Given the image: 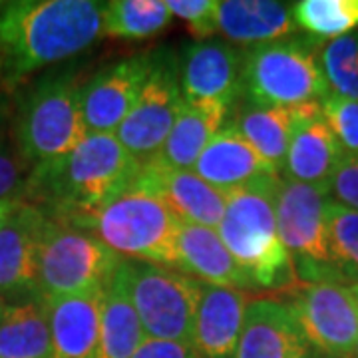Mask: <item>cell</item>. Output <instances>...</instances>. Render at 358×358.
<instances>
[{
	"instance_id": "39",
	"label": "cell",
	"mask_w": 358,
	"mask_h": 358,
	"mask_svg": "<svg viewBox=\"0 0 358 358\" xmlns=\"http://www.w3.org/2000/svg\"><path fill=\"white\" fill-rule=\"evenodd\" d=\"M357 358H358V345H357Z\"/></svg>"
},
{
	"instance_id": "22",
	"label": "cell",
	"mask_w": 358,
	"mask_h": 358,
	"mask_svg": "<svg viewBox=\"0 0 358 358\" xmlns=\"http://www.w3.org/2000/svg\"><path fill=\"white\" fill-rule=\"evenodd\" d=\"M178 253L181 273L189 275L193 279L217 287H227V289H239V291L257 289L251 277L223 245L217 229L181 223Z\"/></svg>"
},
{
	"instance_id": "7",
	"label": "cell",
	"mask_w": 358,
	"mask_h": 358,
	"mask_svg": "<svg viewBox=\"0 0 358 358\" xmlns=\"http://www.w3.org/2000/svg\"><path fill=\"white\" fill-rule=\"evenodd\" d=\"M120 271L148 338L192 345L203 282L176 268L122 259Z\"/></svg>"
},
{
	"instance_id": "35",
	"label": "cell",
	"mask_w": 358,
	"mask_h": 358,
	"mask_svg": "<svg viewBox=\"0 0 358 358\" xmlns=\"http://www.w3.org/2000/svg\"><path fill=\"white\" fill-rule=\"evenodd\" d=\"M131 358H197L192 345L176 343V341H159L148 338L141 343L140 348Z\"/></svg>"
},
{
	"instance_id": "32",
	"label": "cell",
	"mask_w": 358,
	"mask_h": 358,
	"mask_svg": "<svg viewBox=\"0 0 358 358\" xmlns=\"http://www.w3.org/2000/svg\"><path fill=\"white\" fill-rule=\"evenodd\" d=\"M171 14L187 22V30L197 42L209 40L217 32V6L215 0H167Z\"/></svg>"
},
{
	"instance_id": "40",
	"label": "cell",
	"mask_w": 358,
	"mask_h": 358,
	"mask_svg": "<svg viewBox=\"0 0 358 358\" xmlns=\"http://www.w3.org/2000/svg\"><path fill=\"white\" fill-rule=\"evenodd\" d=\"M317 358H327V357H322V355H320V357H317Z\"/></svg>"
},
{
	"instance_id": "18",
	"label": "cell",
	"mask_w": 358,
	"mask_h": 358,
	"mask_svg": "<svg viewBox=\"0 0 358 358\" xmlns=\"http://www.w3.org/2000/svg\"><path fill=\"white\" fill-rule=\"evenodd\" d=\"M345 152L329 128L320 103H308L294 129L281 178L329 187Z\"/></svg>"
},
{
	"instance_id": "28",
	"label": "cell",
	"mask_w": 358,
	"mask_h": 358,
	"mask_svg": "<svg viewBox=\"0 0 358 358\" xmlns=\"http://www.w3.org/2000/svg\"><path fill=\"white\" fill-rule=\"evenodd\" d=\"M327 247L334 279L341 285L358 282V211L329 199L324 209Z\"/></svg>"
},
{
	"instance_id": "21",
	"label": "cell",
	"mask_w": 358,
	"mask_h": 358,
	"mask_svg": "<svg viewBox=\"0 0 358 358\" xmlns=\"http://www.w3.org/2000/svg\"><path fill=\"white\" fill-rule=\"evenodd\" d=\"M192 171L223 193L243 187L263 176H279L233 126L219 129Z\"/></svg>"
},
{
	"instance_id": "4",
	"label": "cell",
	"mask_w": 358,
	"mask_h": 358,
	"mask_svg": "<svg viewBox=\"0 0 358 358\" xmlns=\"http://www.w3.org/2000/svg\"><path fill=\"white\" fill-rule=\"evenodd\" d=\"M70 223L92 231L122 259L181 271L178 253L181 221L138 178L110 201Z\"/></svg>"
},
{
	"instance_id": "15",
	"label": "cell",
	"mask_w": 358,
	"mask_h": 358,
	"mask_svg": "<svg viewBox=\"0 0 358 358\" xmlns=\"http://www.w3.org/2000/svg\"><path fill=\"white\" fill-rule=\"evenodd\" d=\"M310 345L293 308L277 299H251L235 358H308Z\"/></svg>"
},
{
	"instance_id": "25",
	"label": "cell",
	"mask_w": 358,
	"mask_h": 358,
	"mask_svg": "<svg viewBox=\"0 0 358 358\" xmlns=\"http://www.w3.org/2000/svg\"><path fill=\"white\" fill-rule=\"evenodd\" d=\"M143 341V327L129 301L122 271L117 267L106 289L100 338L94 358H131Z\"/></svg>"
},
{
	"instance_id": "8",
	"label": "cell",
	"mask_w": 358,
	"mask_h": 358,
	"mask_svg": "<svg viewBox=\"0 0 358 358\" xmlns=\"http://www.w3.org/2000/svg\"><path fill=\"white\" fill-rule=\"evenodd\" d=\"M80 92L74 78L58 76L26 96L16 117L18 152L26 162L38 166L62 159L88 136Z\"/></svg>"
},
{
	"instance_id": "13",
	"label": "cell",
	"mask_w": 358,
	"mask_h": 358,
	"mask_svg": "<svg viewBox=\"0 0 358 358\" xmlns=\"http://www.w3.org/2000/svg\"><path fill=\"white\" fill-rule=\"evenodd\" d=\"M46 213L20 201L0 227V294L38 296V255Z\"/></svg>"
},
{
	"instance_id": "20",
	"label": "cell",
	"mask_w": 358,
	"mask_h": 358,
	"mask_svg": "<svg viewBox=\"0 0 358 358\" xmlns=\"http://www.w3.org/2000/svg\"><path fill=\"white\" fill-rule=\"evenodd\" d=\"M231 106H235L231 126L281 176L291 138L301 117L305 115L308 103L299 108H282V106L259 103L239 94V98Z\"/></svg>"
},
{
	"instance_id": "27",
	"label": "cell",
	"mask_w": 358,
	"mask_h": 358,
	"mask_svg": "<svg viewBox=\"0 0 358 358\" xmlns=\"http://www.w3.org/2000/svg\"><path fill=\"white\" fill-rule=\"evenodd\" d=\"M171 18L166 0H114L103 4L102 34L126 40L152 38Z\"/></svg>"
},
{
	"instance_id": "12",
	"label": "cell",
	"mask_w": 358,
	"mask_h": 358,
	"mask_svg": "<svg viewBox=\"0 0 358 358\" xmlns=\"http://www.w3.org/2000/svg\"><path fill=\"white\" fill-rule=\"evenodd\" d=\"M152 72V52L106 66L82 86L80 103L88 131L115 134Z\"/></svg>"
},
{
	"instance_id": "33",
	"label": "cell",
	"mask_w": 358,
	"mask_h": 358,
	"mask_svg": "<svg viewBox=\"0 0 358 358\" xmlns=\"http://www.w3.org/2000/svg\"><path fill=\"white\" fill-rule=\"evenodd\" d=\"M20 154L0 148V199H22L26 181L32 169Z\"/></svg>"
},
{
	"instance_id": "11",
	"label": "cell",
	"mask_w": 358,
	"mask_h": 358,
	"mask_svg": "<svg viewBox=\"0 0 358 358\" xmlns=\"http://www.w3.org/2000/svg\"><path fill=\"white\" fill-rule=\"evenodd\" d=\"M308 345L327 358H352L358 345V299L341 282H296L287 291Z\"/></svg>"
},
{
	"instance_id": "6",
	"label": "cell",
	"mask_w": 358,
	"mask_h": 358,
	"mask_svg": "<svg viewBox=\"0 0 358 358\" xmlns=\"http://www.w3.org/2000/svg\"><path fill=\"white\" fill-rule=\"evenodd\" d=\"M48 217V215H46ZM122 257L66 219L48 217L38 255V301L108 287Z\"/></svg>"
},
{
	"instance_id": "1",
	"label": "cell",
	"mask_w": 358,
	"mask_h": 358,
	"mask_svg": "<svg viewBox=\"0 0 358 358\" xmlns=\"http://www.w3.org/2000/svg\"><path fill=\"white\" fill-rule=\"evenodd\" d=\"M103 2H0V82L18 84L40 68L62 62L102 34Z\"/></svg>"
},
{
	"instance_id": "16",
	"label": "cell",
	"mask_w": 358,
	"mask_h": 358,
	"mask_svg": "<svg viewBox=\"0 0 358 358\" xmlns=\"http://www.w3.org/2000/svg\"><path fill=\"white\" fill-rule=\"evenodd\" d=\"M138 181L155 193L181 223L219 227L225 213V193L209 185L192 169L178 171L148 162L141 166Z\"/></svg>"
},
{
	"instance_id": "37",
	"label": "cell",
	"mask_w": 358,
	"mask_h": 358,
	"mask_svg": "<svg viewBox=\"0 0 358 358\" xmlns=\"http://www.w3.org/2000/svg\"><path fill=\"white\" fill-rule=\"evenodd\" d=\"M4 308H6V305H4V296L0 294V317H2V313H4Z\"/></svg>"
},
{
	"instance_id": "23",
	"label": "cell",
	"mask_w": 358,
	"mask_h": 358,
	"mask_svg": "<svg viewBox=\"0 0 358 358\" xmlns=\"http://www.w3.org/2000/svg\"><path fill=\"white\" fill-rule=\"evenodd\" d=\"M229 112L231 103L221 100L185 102L159 154L150 162L166 169H193L207 143L223 128V122L227 120Z\"/></svg>"
},
{
	"instance_id": "36",
	"label": "cell",
	"mask_w": 358,
	"mask_h": 358,
	"mask_svg": "<svg viewBox=\"0 0 358 358\" xmlns=\"http://www.w3.org/2000/svg\"><path fill=\"white\" fill-rule=\"evenodd\" d=\"M20 201L22 199H0V227H2V223L6 219L10 217V213L16 209V205L20 203Z\"/></svg>"
},
{
	"instance_id": "2",
	"label": "cell",
	"mask_w": 358,
	"mask_h": 358,
	"mask_svg": "<svg viewBox=\"0 0 358 358\" xmlns=\"http://www.w3.org/2000/svg\"><path fill=\"white\" fill-rule=\"evenodd\" d=\"M140 171V162L114 134L88 131L66 157L32 167L22 201L34 203L48 217L78 221L129 187Z\"/></svg>"
},
{
	"instance_id": "17",
	"label": "cell",
	"mask_w": 358,
	"mask_h": 358,
	"mask_svg": "<svg viewBox=\"0 0 358 358\" xmlns=\"http://www.w3.org/2000/svg\"><path fill=\"white\" fill-rule=\"evenodd\" d=\"M106 289L42 301L50 327L54 358H94L100 338Z\"/></svg>"
},
{
	"instance_id": "14",
	"label": "cell",
	"mask_w": 358,
	"mask_h": 358,
	"mask_svg": "<svg viewBox=\"0 0 358 358\" xmlns=\"http://www.w3.org/2000/svg\"><path fill=\"white\" fill-rule=\"evenodd\" d=\"M179 84L185 102L221 100L233 103L241 94L243 52L223 40H201L185 46L179 62Z\"/></svg>"
},
{
	"instance_id": "3",
	"label": "cell",
	"mask_w": 358,
	"mask_h": 358,
	"mask_svg": "<svg viewBox=\"0 0 358 358\" xmlns=\"http://www.w3.org/2000/svg\"><path fill=\"white\" fill-rule=\"evenodd\" d=\"M279 179L281 176H263L225 192V213L217 233L257 289L287 293L299 277L277 231L275 197Z\"/></svg>"
},
{
	"instance_id": "38",
	"label": "cell",
	"mask_w": 358,
	"mask_h": 358,
	"mask_svg": "<svg viewBox=\"0 0 358 358\" xmlns=\"http://www.w3.org/2000/svg\"><path fill=\"white\" fill-rule=\"evenodd\" d=\"M350 291H352V293H355V296L358 299V282L357 285H350Z\"/></svg>"
},
{
	"instance_id": "31",
	"label": "cell",
	"mask_w": 358,
	"mask_h": 358,
	"mask_svg": "<svg viewBox=\"0 0 358 358\" xmlns=\"http://www.w3.org/2000/svg\"><path fill=\"white\" fill-rule=\"evenodd\" d=\"M320 110L345 155L358 154V100L329 94Z\"/></svg>"
},
{
	"instance_id": "10",
	"label": "cell",
	"mask_w": 358,
	"mask_h": 358,
	"mask_svg": "<svg viewBox=\"0 0 358 358\" xmlns=\"http://www.w3.org/2000/svg\"><path fill=\"white\" fill-rule=\"evenodd\" d=\"M183 106L176 56L169 50L152 52V72L114 136L143 166L159 154Z\"/></svg>"
},
{
	"instance_id": "30",
	"label": "cell",
	"mask_w": 358,
	"mask_h": 358,
	"mask_svg": "<svg viewBox=\"0 0 358 358\" xmlns=\"http://www.w3.org/2000/svg\"><path fill=\"white\" fill-rule=\"evenodd\" d=\"M320 66L331 94L358 100V32L324 44Z\"/></svg>"
},
{
	"instance_id": "29",
	"label": "cell",
	"mask_w": 358,
	"mask_h": 358,
	"mask_svg": "<svg viewBox=\"0 0 358 358\" xmlns=\"http://www.w3.org/2000/svg\"><path fill=\"white\" fill-rule=\"evenodd\" d=\"M293 18L313 38H341L358 28V0H301Z\"/></svg>"
},
{
	"instance_id": "5",
	"label": "cell",
	"mask_w": 358,
	"mask_h": 358,
	"mask_svg": "<svg viewBox=\"0 0 358 358\" xmlns=\"http://www.w3.org/2000/svg\"><path fill=\"white\" fill-rule=\"evenodd\" d=\"M319 38H282L243 52L241 94L259 103L299 108L320 103L329 84L320 66Z\"/></svg>"
},
{
	"instance_id": "26",
	"label": "cell",
	"mask_w": 358,
	"mask_h": 358,
	"mask_svg": "<svg viewBox=\"0 0 358 358\" xmlns=\"http://www.w3.org/2000/svg\"><path fill=\"white\" fill-rule=\"evenodd\" d=\"M0 358H54L48 315L42 301L4 308L0 317Z\"/></svg>"
},
{
	"instance_id": "19",
	"label": "cell",
	"mask_w": 358,
	"mask_h": 358,
	"mask_svg": "<svg viewBox=\"0 0 358 358\" xmlns=\"http://www.w3.org/2000/svg\"><path fill=\"white\" fill-rule=\"evenodd\" d=\"M249 294L203 282L192 346L197 358H235Z\"/></svg>"
},
{
	"instance_id": "9",
	"label": "cell",
	"mask_w": 358,
	"mask_h": 358,
	"mask_svg": "<svg viewBox=\"0 0 358 358\" xmlns=\"http://www.w3.org/2000/svg\"><path fill=\"white\" fill-rule=\"evenodd\" d=\"M329 199V187L279 179L275 197L277 231L282 247L293 259L299 282H336L324 229Z\"/></svg>"
},
{
	"instance_id": "24",
	"label": "cell",
	"mask_w": 358,
	"mask_h": 358,
	"mask_svg": "<svg viewBox=\"0 0 358 358\" xmlns=\"http://www.w3.org/2000/svg\"><path fill=\"white\" fill-rule=\"evenodd\" d=\"M217 32L233 44H267L296 32L293 4L275 0H225L217 6Z\"/></svg>"
},
{
	"instance_id": "34",
	"label": "cell",
	"mask_w": 358,
	"mask_h": 358,
	"mask_svg": "<svg viewBox=\"0 0 358 358\" xmlns=\"http://www.w3.org/2000/svg\"><path fill=\"white\" fill-rule=\"evenodd\" d=\"M331 201L358 211V154L345 155L329 183Z\"/></svg>"
}]
</instances>
